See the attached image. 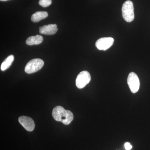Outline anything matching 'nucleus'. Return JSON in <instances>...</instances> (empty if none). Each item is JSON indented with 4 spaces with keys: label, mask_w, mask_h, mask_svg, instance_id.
Returning <instances> with one entry per match:
<instances>
[{
    "label": "nucleus",
    "mask_w": 150,
    "mask_h": 150,
    "mask_svg": "<svg viewBox=\"0 0 150 150\" xmlns=\"http://www.w3.org/2000/svg\"><path fill=\"white\" fill-rule=\"evenodd\" d=\"M43 41V37L41 35H37L28 37L26 40V44L29 46L38 45Z\"/></svg>",
    "instance_id": "1a4fd4ad"
},
{
    "label": "nucleus",
    "mask_w": 150,
    "mask_h": 150,
    "mask_svg": "<svg viewBox=\"0 0 150 150\" xmlns=\"http://www.w3.org/2000/svg\"><path fill=\"white\" fill-rule=\"evenodd\" d=\"M123 18L127 22L133 21L135 17L133 3L131 1H127L123 4L122 7Z\"/></svg>",
    "instance_id": "f03ea898"
},
{
    "label": "nucleus",
    "mask_w": 150,
    "mask_h": 150,
    "mask_svg": "<svg viewBox=\"0 0 150 150\" xmlns=\"http://www.w3.org/2000/svg\"><path fill=\"white\" fill-rule=\"evenodd\" d=\"M114 39L111 37H104L99 38L96 43V46L100 50L105 51L113 45Z\"/></svg>",
    "instance_id": "423d86ee"
},
{
    "label": "nucleus",
    "mask_w": 150,
    "mask_h": 150,
    "mask_svg": "<svg viewBox=\"0 0 150 150\" xmlns=\"http://www.w3.org/2000/svg\"><path fill=\"white\" fill-rule=\"evenodd\" d=\"M91 80L90 74L87 71H83L78 75L76 79V86L78 88H83L90 82Z\"/></svg>",
    "instance_id": "20e7f679"
},
{
    "label": "nucleus",
    "mask_w": 150,
    "mask_h": 150,
    "mask_svg": "<svg viewBox=\"0 0 150 150\" xmlns=\"http://www.w3.org/2000/svg\"><path fill=\"white\" fill-rule=\"evenodd\" d=\"M127 83L131 92L135 93L140 88V81L137 74L134 72L129 74L127 79Z\"/></svg>",
    "instance_id": "39448f33"
},
{
    "label": "nucleus",
    "mask_w": 150,
    "mask_h": 150,
    "mask_svg": "<svg viewBox=\"0 0 150 150\" xmlns=\"http://www.w3.org/2000/svg\"><path fill=\"white\" fill-rule=\"evenodd\" d=\"M52 115L56 121L62 122L65 125H69L74 119L72 112L70 110H65L61 106L54 108L52 111Z\"/></svg>",
    "instance_id": "f257e3e1"
},
{
    "label": "nucleus",
    "mask_w": 150,
    "mask_h": 150,
    "mask_svg": "<svg viewBox=\"0 0 150 150\" xmlns=\"http://www.w3.org/2000/svg\"><path fill=\"white\" fill-rule=\"evenodd\" d=\"M52 0H39V4L43 7H47L51 5Z\"/></svg>",
    "instance_id": "f8f14e48"
},
{
    "label": "nucleus",
    "mask_w": 150,
    "mask_h": 150,
    "mask_svg": "<svg viewBox=\"0 0 150 150\" xmlns=\"http://www.w3.org/2000/svg\"><path fill=\"white\" fill-rule=\"evenodd\" d=\"M125 147L126 150H130L132 149V146L129 143H126L125 144Z\"/></svg>",
    "instance_id": "ddd939ff"
},
{
    "label": "nucleus",
    "mask_w": 150,
    "mask_h": 150,
    "mask_svg": "<svg viewBox=\"0 0 150 150\" xmlns=\"http://www.w3.org/2000/svg\"><path fill=\"white\" fill-rule=\"evenodd\" d=\"M14 57L13 55L8 56L2 63L1 65V71H4L9 68L13 62Z\"/></svg>",
    "instance_id": "9b49d317"
},
{
    "label": "nucleus",
    "mask_w": 150,
    "mask_h": 150,
    "mask_svg": "<svg viewBox=\"0 0 150 150\" xmlns=\"http://www.w3.org/2000/svg\"><path fill=\"white\" fill-rule=\"evenodd\" d=\"M58 31V28L56 24H49L43 25L39 28V32L44 35H51L55 34Z\"/></svg>",
    "instance_id": "6e6552de"
},
{
    "label": "nucleus",
    "mask_w": 150,
    "mask_h": 150,
    "mask_svg": "<svg viewBox=\"0 0 150 150\" xmlns=\"http://www.w3.org/2000/svg\"><path fill=\"white\" fill-rule=\"evenodd\" d=\"M1 1H7L8 0H1Z\"/></svg>",
    "instance_id": "4468645a"
},
{
    "label": "nucleus",
    "mask_w": 150,
    "mask_h": 150,
    "mask_svg": "<svg viewBox=\"0 0 150 150\" xmlns=\"http://www.w3.org/2000/svg\"><path fill=\"white\" fill-rule=\"evenodd\" d=\"M48 16V13L47 12L38 11L32 15L31 20L33 22L37 23L46 18Z\"/></svg>",
    "instance_id": "9d476101"
},
{
    "label": "nucleus",
    "mask_w": 150,
    "mask_h": 150,
    "mask_svg": "<svg viewBox=\"0 0 150 150\" xmlns=\"http://www.w3.org/2000/svg\"><path fill=\"white\" fill-rule=\"evenodd\" d=\"M18 121L27 131H32L34 130L35 123L33 120L30 117L25 116H20L18 118Z\"/></svg>",
    "instance_id": "0eeeda50"
},
{
    "label": "nucleus",
    "mask_w": 150,
    "mask_h": 150,
    "mask_svg": "<svg viewBox=\"0 0 150 150\" xmlns=\"http://www.w3.org/2000/svg\"><path fill=\"white\" fill-rule=\"evenodd\" d=\"M44 65V62L39 59H32L30 61L25 68V71L28 74H33L41 69Z\"/></svg>",
    "instance_id": "7ed1b4c3"
}]
</instances>
